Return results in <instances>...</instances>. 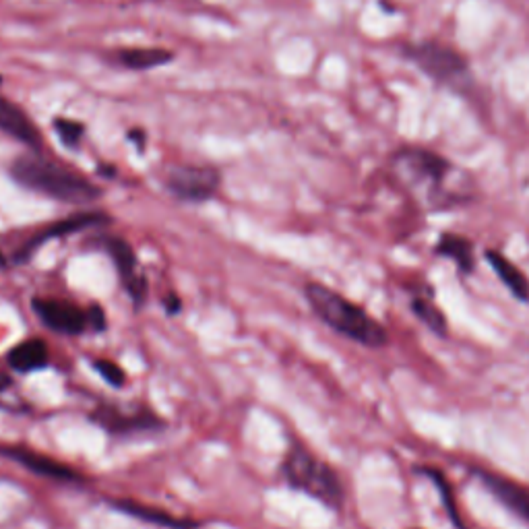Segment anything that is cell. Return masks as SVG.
I'll return each mask as SVG.
<instances>
[{"label":"cell","instance_id":"obj_1","mask_svg":"<svg viewBox=\"0 0 529 529\" xmlns=\"http://www.w3.org/2000/svg\"><path fill=\"white\" fill-rule=\"evenodd\" d=\"M393 172L401 186L430 211H445L472 201V180L441 155L426 149L399 151Z\"/></svg>","mask_w":529,"mask_h":529},{"label":"cell","instance_id":"obj_2","mask_svg":"<svg viewBox=\"0 0 529 529\" xmlns=\"http://www.w3.org/2000/svg\"><path fill=\"white\" fill-rule=\"evenodd\" d=\"M13 180L23 189L40 193L60 203L89 205L102 197V189L79 172H73L62 164L50 162L42 155H19L9 168Z\"/></svg>","mask_w":529,"mask_h":529},{"label":"cell","instance_id":"obj_3","mask_svg":"<svg viewBox=\"0 0 529 529\" xmlns=\"http://www.w3.org/2000/svg\"><path fill=\"white\" fill-rule=\"evenodd\" d=\"M304 296L313 313L333 331L348 337L354 344L379 350L389 344L387 329L368 310L337 294L335 290L310 282L304 286Z\"/></svg>","mask_w":529,"mask_h":529},{"label":"cell","instance_id":"obj_4","mask_svg":"<svg viewBox=\"0 0 529 529\" xmlns=\"http://www.w3.org/2000/svg\"><path fill=\"white\" fill-rule=\"evenodd\" d=\"M282 476L290 488L339 511L346 503V488L331 465L302 445L290 447L282 461Z\"/></svg>","mask_w":529,"mask_h":529},{"label":"cell","instance_id":"obj_5","mask_svg":"<svg viewBox=\"0 0 529 529\" xmlns=\"http://www.w3.org/2000/svg\"><path fill=\"white\" fill-rule=\"evenodd\" d=\"M164 184L180 201L205 203L220 191L222 176L211 166H170Z\"/></svg>","mask_w":529,"mask_h":529},{"label":"cell","instance_id":"obj_6","mask_svg":"<svg viewBox=\"0 0 529 529\" xmlns=\"http://www.w3.org/2000/svg\"><path fill=\"white\" fill-rule=\"evenodd\" d=\"M408 56L426 75L441 83L461 85V81H465V77H468V65H465L463 56L447 46L434 42L418 44L408 48Z\"/></svg>","mask_w":529,"mask_h":529},{"label":"cell","instance_id":"obj_7","mask_svg":"<svg viewBox=\"0 0 529 529\" xmlns=\"http://www.w3.org/2000/svg\"><path fill=\"white\" fill-rule=\"evenodd\" d=\"M89 420L108 434H112V437H127V434L155 432L166 428V422L147 408L127 412L116 408L114 403H100V406L89 414Z\"/></svg>","mask_w":529,"mask_h":529},{"label":"cell","instance_id":"obj_8","mask_svg":"<svg viewBox=\"0 0 529 529\" xmlns=\"http://www.w3.org/2000/svg\"><path fill=\"white\" fill-rule=\"evenodd\" d=\"M104 251L112 257V263L120 275V282L124 286V292L129 294V298L133 300V304L137 308H143V304L147 302V294H149V284H147V277L139 265V259L133 251V246L116 236H108L100 240Z\"/></svg>","mask_w":529,"mask_h":529},{"label":"cell","instance_id":"obj_9","mask_svg":"<svg viewBox=\"0 0 529 529\" xmlns=\"http://www.w3.org/2000/svg\"><path fill=\"white\" fill-rule=\"evenodd\" d=\"M34 315L54 333L77 337L89 331L87 310L79 308L73 302L56 300V298H34L31 300Z\"/></svg>","mask_w":529,"mask_h":529},{"label":"cell","instance_id":"obj_10","mask_svg":"<svg viewBox=\"0 0 529 529\" xmlns=\"http://www.w3.org/2000/svg\"><path fill=\"white\" fill-rule=\"evenodd\" d=\"M108 222H110V217L106 213H100V211H85V213L71 215V217H67V220H60V222L48 226L46 230H42L40 234H36L31 240H27L13 255V263L21 265V263L29 261L31 257H34L38 248L48 240L69 236V234H75V232H81V230H87L93 226H104Z\"/></svg>","mask_w":529,"mask_h":529},{"label":"cell","instance_id":"obj_11","mask_svg":"<svg viewBox=\"0 0 529 529\" xmlns=\"http://www.w3.org/2000/svg\"><path fill=\"white\" fill-rule=\"evenodd\" d=\"M472 476L482 482V486L499 501L503 507H507L513 515L529 523V486L521 484L517 480H511L499 472H490L484 468H474Z\"/></svg>","mask_w":529,"mask_h":529},{"label":"cell","instance_id":"obj_12","mask_svg":"<svg viewBox=\"0 0 529 529\" xmlns=\"http://www.w3.org/2000/svg\"><path fill=\"white\" fill-rule=\"evenodd\" d=\"M0 455L17 461L23 468L29 472H34L42 478L56 480V482H83L81 474L62 461H56L48 455L36 453L27 447H15V445H0Z\"/></svg>","mask_w":529,"mask_h":529},{"label":"cell","instance_id":"obj_13","mask_svg":"<svg viewBox=\"0 0 529 529\" xmlns=\"http://www.w3.org/2000/svg\"><path fill=\"white\" fill-rule=\"evenodd\" d=\"M0 133H5L31 149L42 147L44 139L38 127L17 104L0 96Z\"/></svg>","mask_w":529,"mask_h":529},{"label":"cell","instance_id":"obj_14","mask_svg":"<svg viewBox=\"0 0 529 529\" xmlns=\"http://www.w3.org/2000/svg\"><path fill=\"white\" fill-rule=\"evenodd\" d=\"M412 294L410 298V310L414 313V317L437 337H447L449 335V323L443 310L439 308V304L434 302V294L432 288H428L426 284H414L410 290Z\"/></svg>","mask_w":529,"mask_h":529},{"label":"cell","instance_id":"obj_15","mask_svg":"<svg viewBox=\"0 0 529 529\" xmlns=\"http://www.w3.org/2000/svg\"><path fill=\"white\" fill-rule=\"evenodd\" d=\"M484 257L494 275L499 277L501 284L509 290V294L519 302H529V279L525 277V273L501 251H494V248H488Z\"/></svg>","mask_w":529,"mask_h":529},{"label":"cell","instance_id":"obj_16","mask_svg":"<svg viewBox=\"0 0 529 529\" xmlns=\"http://www.w3.org/2000/svg\"><path fill=\"white\" fill-rule=\"evenodd\" d=\"M7 364L11 370L21 372V375L44 370L50 364V350L46 346V341L38 337L21 341V344H17L7 352Z\"/></svg>","mask_w":529,"mask_h":529},{"label":"cell","instance_id":"obj_17","mask_svg":"<svg viewBox=\"0 0 529 529\" xmlns=\"http://www.w3.org/2000/svg\"><path fill=\"white\" fill-rule=\"evenodd\" d=\"M434 253L445 257L455 263L461 275H472L476 271V257H474V244L459 234H443L434 246Z\"/></svg>","mask_w":529,"mask_h":529},{"label":"cell","instance_id":"obj_18","mask_svg":"<svg viewBox=\"0 0 529 529\" xmlns=\"http://www.w3.org/2000/svg\"><path fill=\"white\" fill-rule=\"evenodd\" d=\"M110 507L127 513L135 519H141L145 523H153V525H160V527H168V529H197L199 523L193 519H178L166 511L160 509H151L147 505H139L133 501H110Z\"/></svg>","mask_w":529,"mask_h":529},{"label":"cell","instance_id":"obj_19","mask_svg":"<svg viewBox=\"0 0 529 529\" xmlns=\"http://www.w3.org/2000/svg\"><path fill=\"white\" fill-rule=\"evenodd\" d=\"M412 474L422 476V478H426L428 482H432L434 486H437V492L441 496V503L445 507V513L449 515V519H451V523H453L455 529H470L468 523H465V519L459 513L453 486H451V482L447 480V476L441 470L432 468V465H416V468H412Z\"/></svg>","mask_w":529,"mask_h":529},{"label":"cell","instance_id":"obj_20","mask_svg":"<svg viewBox=\"0 0 529 529\" xmlns=\"http://www.w3.org/2000/svg\"><path fill=\"white\" fill-rule=\"evenodd\" d=\"M172 58L174 54L164 48H127V50H118L112 56L116 65L131 71H149L155 67H162Z\"/></svg>","mask_w":529,"mask_h":529},{"label":"cell","instance_id":"obj_21","mask_svg":"<svg viewBox=\"0 0 529 529\" xmlns=\"http://www.w3.org/2000/svg\"><path fill=\"white\" fill-rule=\"evenodd\" d=\"M54 129H56V135L60 137V141L65 143L67 147H77L85 135L83 124L77 120H71V118H56Z\"/></svg>","mask_w":529,"mask_h":529},{"label":"cell","instance_id":"obj_22","mask_svg":"<svg viewBox=\"0 0 529 529\" xmlns=\"http://www.w3.org/2000/svg\"><path fill=\"white\" fill-rule=\"evenodd\" d=\"M93 368H96L98 375L114 389H120L124 387V383H127V375H124V370L112 362V360H106V358H98V360H93L91 362Z\"/></svg>","mask_w":529,"mask_h":529},{"label":"cell","instance_id":"obj_23","mask_svg":"<svg viewBox=\"0 0 529 529\" xmlns=\"http://www.w3.org/2000/svg\"><path fill=\"white\" fill-rule=\"evenodd\" d=\"M87 319H89V329L96 331V333H102L106 331L108 327V319H106V313L104 308L100 304H91L89 310H87Z\"/></svg>","mask_w":529,"mask_h":529},{"label":"cell","instance_id":"obj_24","mask_svg":"<svg viewBox=\"0 0 529 529\" xmlns=\"http://www.w3.org/2000/svg\"><path fill=\"white\" fill-rule=\"evenodd\" d=\"M164 310H166V315H170V317H174V315H178L180 313V310H182V300L172 292V294H168L166 298H164Z\"/></svg>","mask_w":529,"mask_h":529},{"label":"cell","instance_id":"obj_25","mask_svg":"<svg viewBox=\"0 0 529 529\" xmlns=\"http://www.w3.org/2000/svg\"><path fill=\"white\" fill-rule=\"evenodd\" d=\"M9 387H13V379L7 375V372H0V393L9 391Z\"/></svg>","mask_w":529,"mask_h":529},{"label":"cell","instance_id":"obj_26","mask_svg":"<svg viewBox=\"0 0 529 529\" xmlns=\"http://www.w3.org/2000/svg\"><path fill=\"white\" fill-rule=\"evenodd\" d=\"M7 267H9V259L3 251H0V269H7Z\"/></svg>","mask_w":529,"mask_h":529}]
</instances>
